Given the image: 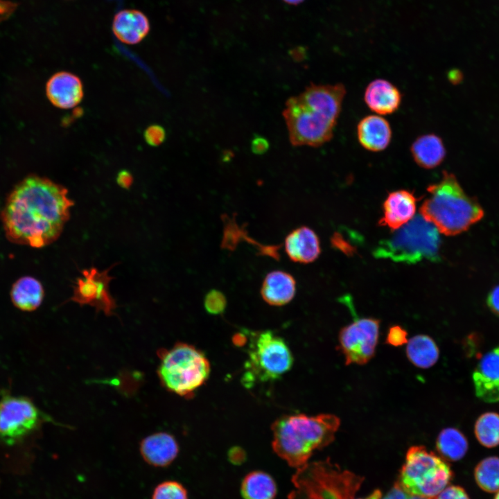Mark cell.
<instances>
[{"label":"cell","instance_id":"cell-1","mask_svg":"<svg viewBox=\"0 0 499 499\" xmlns=\"http://www.w3.org/2000/svg\"><path fill=\"white\" fill-rule=\"evenodd\" d=\"M74 204L68 190L49 179L29 176L8 195L1 218L11 242L40 248L54 242Z\"/></svg>","mask_w":499,"mask_h":499},{"label":"cell","instance_id":"cell-2","mask_svg":"<svg viewBox=\"0 0 499 499\" xmlns=\"http://www.w3.org/2000/svg\"><path fill=\"white\" fill-rule=\"evenodd\" d=\"M346 89L341 83L313 85L288 100L283 112L295 146H319L333 137Z\"/></svg>","mask_w":499,"mask_h":499},{"label":"cell","instance_id":"cell-3","mask_svg":"<svg viewBox=\"0 0 499 499\" xmlns=\"http://www.w3.org/2000/svg\"><path fill=\"white\" fill-rule=\"evenodd\" d=\"M340 426L339 417L331 414L282 416L272 425L273 450L289 466L298 469L315 450L334 440Z\"/></svg>","mask_w":499,"mask_h":499},{"label":"cell","instance_id":"cell-4","mask_svg":"<svg viewBox=\"0 0 499 499\" xmlns=\"http://www.w3.org/2000/svg\"><path fill=\"white\" fill-rule=\"evenodd\" d=\"M427 191L429 196L419 209L420 215L441 234H459L484 216L480 203L464 191L453 173L443 171L440 181L428 186Z\"/></svg>","mask_w":499,"mask_h":499},{"label":"cell","instance_id":"cell-5","mask_svg":"<svg viewBox=\"0 0 499 499\" xmlns=\"http://www.w3.org/2000/svg\"><path fill=\"white\" fill-rule=\"evenodd\" d=\"M364 478L326 459L307 462L292 478L288 499H355Z\"/></svg>","mask_w":499,"mask_h":499},{"label":"cell","instance_id":"cell-6","mask_svg":"<svg viewBox=\"0 0 499 499\" xmlns=\"http://www.w3.org/2000/svg\"><path fill=\"white\" fill-rule=\"evenodd\" d=\"M157 356V372L161 385L178 396L193 397L209 376V360L193 345L177 342L170 349H159Z\"/></svg>","mask_w":499,"mask_h":499},{"label":"cell","instance_id":"cell-7","mask_svg":"<svg viewBox=\"0 0 499 499\" xmlns=\"http://www.w3.org/2000/svg\"><path fill=\"white\" fill-rule=\"evenodd\" d=\"M395 231L392 236L378 243L374 251L376 258L406 263L439 259L440 232L421 215Z\"/></svg>","mask_w":499,"mask_h":499},{"label":"cell","instance_id":"cell-8","mask_svg":"<svg viewBox=\"0 0 499 499\" xmlns=\"http://www.w3.org/2000/svg\"><path fill=\"white\" fill-rule=\"evenodd\" d=\"M449 465L423 446H411L406 453L397 482L409 494L434 498L452 478Z\"/></svg>","mask_w":499,"mask_h":499},{"label":"cell","instance_id":"cell-9","mask_svg":"<svg viewBox=\"0 0 499 499\" xmlns=\"http://www.w3.org/2000/svg\"><path fill=\"white\" fill-rule=\"evenodd\" d=\"M245 380L272 381L281 377L292 366L293 357L284 340L271 331L252 333Z\"/></svg>","mask_w":499,"mask_h":499},{"label":"cell","instance_id":"cell-10","mask_svg":"<svg viewBox=\"0 0 499 499\" xmlns=\"http://www.w3.org/2000/svg\"><path fill=\"white\" fill-rule=\"evenodd\" d=\"M380 321L367 317L354 320L344 326L338 335V349L346 365H365L375 355Z\"/></svg>","mask_w":499,"mask_h":499},{"label":"cell","instance_id":"cell-11","mask_svg":"<svg viewBox=\"0 0 499 499\" xmlns=\"http://www.w3.org/2000/svg\"><path fill=\"white\" fill-rule=\"evenodd\" d=\"M38 409L23 396H6L0 401V440L14 444L32 432L40 422Z\"/></svg>","mask_w":499,"mask_h":499},{"label":"cell","instance_id":"cell-12","mask_svg":"<svg viewBox=\"0 0 499 499\" xmlns=\"http://www.w3.org/2000/svg\"><path fill=\"white\" fill-rule=\"evenodd\" d=\"M110 269L103 271L96 268L83 270L82 276L74 283L70 299L81 306H91L107 316L112 315L116 304L109 291V283L112 279L108 275Z\"/></svg>","mask_w":499,"mask_h":499},{"label":"cell","instance_id":"cell-13","mask_svg":"<svg viewBox=\"0 0 499 499\" xmlns=\"http://www.w3.org/2000/svg\"><path fill=\"white\" fill-rule=\"evenodd\" d=\"M472 378L478 398L487 403L499 402V345L482 357Z\"/></svg>","mask_w":499,"mask_h":499},{"label":"cell","instance_id":"cell-14","mask_svg":"<svg viewBox=\"0 0 499 499\" xmlns=\"http://www.w3.org/2000/svg\"><path fill=\"white\" fill-rule=\"evenodd\" d=\"M46 96L51 103L60 109H71L78 105L84 96L82 82L76 75L60 71L53 75L46 86Z\"/></svg>","mask_w":499,"mask_h":499},{"label":"cell","instance_id":"cell-15","mask_svg":"<svg viewBox=\"0 0 499 499\" xmlns=\"http://www.w3.org/2000/svg\"><path fill=\"white\" fill-rule=\"evenodd\" d=\"M417 198L407 190H398L389 193L383 203V215L378 221L381 226L396 230L414 216Z\"/></svg>","mask_w":499,"mask_h":499},{"label":"cell","instance_id":"cell-16","mask_svg":"<svg viewBox=\"0 0 499 499\" xmlns=\"http://www.w3.org/2000/svg\"><path fill=\"white\" fill-rule=\"evenodd\" d=\"M140 453L148 464L156 467L166 466L176 458L179 446L175 438L165 432L153 433L140 444Z\"/></svg>","mask_w":499,"mask_h":499},{"label":"cell","instance_id":"cell-17","mask_svg":"<svg viewBox=\"0 0 499 499\" xmlns=\"http://www.w3.org/2000/svg\"><path fill=\"white\" fill-rule=\"evenodd\" d=\"M112 30L117 39L123 43L136 44L148 34L150 23L148 17L139 10H123L114 17Z\"/></svg>","mask_w":499,"mask_h":499},{"label":"cell","instance_id":"cell-18","mask_svg":"<svg viewBox=\"0 0 499 499\" xmlns=\"http://www.w3.org/2000/svg\"><path fill=\"white\" fill-rule=\"evenodd\" d=\"M364 100L371 110L380 115H387L399 109L401 103V94L389 81L378 78L367 86Z\"/></svg>","mask_w":499,"mask_h":499},{"label":"cell","instance_id":"cell-19","mask_svg":"<svg viewBox=\"0 0 499 499\" xmlns=\"http://www.w3.org/2000/svg\"><path fill=\"white\" fill-rule=\"evenodd\" d=\"M285 250L290 259L301 263L314 261L321 251L317 234L305 226L293 229L286 236Z\"/></svg>","mask_w":499,"mask_h":499},{"label":"cell","instance_id":"cell-20","mask_svg":"<svg viewBox=\"0 0 499 499\" xmlns=\"http://www.w3.org/2000/svg\"><path fill=\"white\" fill-rule=\"evenodd\" d=\"M357 137L360 145L367 150L379 152L385 150L392 139L388 121L379 115L362 118L357 126Z\"/></svg>","mask_w":499,"mask_h":499},{"label":"cell","instance_id":"cell-21","mask_svg":"<svg viewBox=\"0 0 499 499\" xmlns=\"http://www.w3.org/2000/svg\"><path fill=\"white\" fill-rule=\"evenodd\" d=\"M296 292V281L289 273L275 270L265 277L261 289L263 300L272 306H283L289 303Z\"/></svg>","mask_w":499,"mask_h":499},{"label":"cell","instance_id":"cell-22","mask_svg":"<svg viewBox=\"0 0 499 499\" xmlns=\"http://www.w3.org/2000/svg\"><path fill=\"white\" fill-rule=\"evenodd\" d=\"M410 152L416 164L426 169L437 167L446 156L444 143L435 134H426L417 137L412 143Z\"/></svg>","mask_w":499,"mask_h":499},{"label":"cell","instance_id":"cell-23","mask_svg":"<svg viewBox=\"0 0 499 499\" xmlns=\"http://www.w3.org/2000/svg\"><path fill=\"white\" fill-rule=\"evenodd\" d=\"M44 296V288L37 279L26 276L19 278L12 286L10 297L13 304L24 311L37 309Z\"/></svg>","mask_w":499,"mask_h":499},{"label":"cell","instance_id":"cell-24","mask_svg":"<svg viewBox=\"0 0 499 499\" xmlns=\"http://www.w3.org/2000/svg\"><path fill=\"white\" fill-rule=\"evenodd\" d=\"M406 356L414 366L428 369L433 366L439 356V348L434 340L427 335H417L408 340Z\"/></svg>","mask_w":499,"mask_h":499},{"label":"cell","instance_id":"cell-25","mask_svg":"<svg viewBox=\"0 0 499 499\" xmlns=\"http://www.w3.org/2000/svg\"><path fill=\"white\" fill-rule=\"evenodd\" d=\"M241 493L244 499H274L277 494V486L268 473L253 471L243 479Z\"/></svg>","mask_w":499,"mask_h":499},{"label":"cell","instance_id":"cell-26","mask_svg":"<svg viewBox=\"0 0 499 499\" xmlns=\"http://www.w3.org/2000/svg\"><path fill=\"white\" fill-rule=\"evenodd\" d=\"M436 447L438 452L446 459L457 461L461 459L468 450V441L464 435L457 429L446 428L439 434Z\"/></svg>","mask_w":499,"mask_h":499},{"label":"cell","instance_id":"cell-27","mask_svg":"<svg viewBox=\"0 0 499 499\" xmlns=\"http://www.w3.org/2000/svg\"><path fill=\"white\" fill-rule=\"evenodd\" d=\"M474 476L478 485L484 491H499V457H489L478 463Z\"/></svg>","mask_w":499,"mask_h":499},{"label":"cell","instance_id":"cell-28","mask_svg":"<svg viewBox=\"0 0 499 499\" xmlns=\"http://www.w3.org/2000/svg\"><path fill=\"white\" fill-rule=\"evenodd\" d=\"M474 431L482 446L492 448L499 445V414L495 412L482 414L475 422Z\"/></svg>","mask_w":499,"mask_h":499},{"label":"cell","instance_id":"cell-29","mask_svg":"<svg viewBox=\"0 0 499 499\" xmlns=\"http://www.w3.org/2000/svg\"><path fill=\"white\" fill-rule=\"evenodd\" d=\"M152 499H188L185 488L175 481H165L155 489Z\"/></svg>","mask_w":499,"mask_h":499},{"label":"cell","instance_id":"cell-30","mask_svg":"<svg viewBox=\"0 0 499 499\" xmlns=\"http://www.w3.org/2000/svg\"><path fill=\"white\" fill-rule=\"evenodd\" d=\"M204 305L206 311L209 314L219 315L225 310L227 299L222 292L213 289L205 295Z\"/></svg>","mask_w":499,"mask_h":499},{"label":"cell","instance_id":"cell-31","mask_svg":"<svg viewBox=\"0 0 499 499\" xmlns=\"http://www.w3.org/2000/svg\"><path fill=\"white\" fill-rule=\"evenodd\" d=\"M144 139L150 146H160L166 139L165 130L159 125H152L144 132Z\"/></svg>","mask_w":499,"mask_h":499},{"label":"cell","instance_id":"cell-32","mask_svg":"<svg viewBox=\"0 0 499 499\" xmlns=\"http://www.w3.org/2000/svg\"><path fill=\"white\" fill-rule=\"evenodd\" d=\"M408 341V333L403 327L394 325L389 329L386 338L387 344L399 347L407 344Z\"/></svg>","mask_w":499,"mask_h":499},{"label":"cell","instance_id":"cell-33","mask_svg":"<svg viewBox=\"0 0 499 499\" xmlns=\"http://www.w3.org/2000/svg\"><path fill=\"white\" fill-rule=\"evenodd\" d=\"M433 499H469V498L462 487L452 485L446 487Z\"/></svg>","mask_w":499,"mask_h":499},{"label":"cell","instance_id":"cell-34","mask_svg":"<svg viewBox=\"0 0 499 499\" xmlns=\"http://www.w3.org/2000/svg\"><path fill=\"white\" fill-rule=\"evenodd\" d=\"M487 302L489 309L499 316V285L489 292Z\"/></svg>","mask_w":499,"mask_h":499},{"label":"cell","instance_id":"cell-35","mask_svg":"<svg viewBox=\"0 0 499 499\" xmlns=\"http://www.w3.org/2000/svg\"><path fill=\"white\" fill-rule=\"evenodd\" d=\"M409 493L396 482L389 492L380 499H408Z\"/></svg>","mask_w":499,"mask_h":499},{"label":"cell","instance_id":"cell-36","mask_svg":"<svg viewBox=\"0 0 499 499\" xmlns=\"http://www.w3.org/2000/svg\"><path fill=\"white\" fill-rule=\"evenodd\" d=\"M133 182V177L132 174L126 170H121L116 175V183L123 189H128Z\"/></svg>","mask_w":499,"mask_h":499},{"label":"cell","instance_id":"cell-37","mask_svg":"<svg viewBox=\"0 0 499 499\" xmlns=\"http://www.w3.org/2000/svg\"><path fill=\"white\" fill-rule=\"evenodd\" d=\"M269 147L268 141L261 137H256L252 142V150L256 154L264 153Z\"/></svg>","mask_w":499,"mask_h":499},{"label":"cell","instance_id":"cell-38","mask_svg":"<svg viewBox=\"0 0 499 499\" xmlns=\"http://www.w3.org/2000/svg\"><path fill=\"white\" fill-rule=\"evenodd\" d=\"M244 450L238 447L233 448L229 452V459L234 463H240L244 459Z\"/></svg>","mask_w":499,"mask_h":499},{"label":"cell","instance_id":"cell-39","mask_svg":"<svg viewBox=\"0 0 499 499\" xmlns=\"http://www.w3.org/2000/svg\"><path fill=\"white\" fill-rule=\"evenodd\" d=\"M382 498V493L379 489L374 490L369 496L363 498L358 499H380Z\"/></svg>","mask_w":499,"mask_h":499},{"label":"cell","instance_id":"cell-40","mask_svg":"<svg viewBox=\"0 0 499 499\" xmlns=\"http://www.w3.org/2000/svg\"><path fill=\"white\" fill-rule=\"evenodd\" d=\"M408 499H433L425 496H418V495H411L410 494Z\"/></svg>","mask_w":499,"mask_h":499},{"label":"cell","instance_id":"cell-41","mask_svg":"<svg viewBox=\"0 0 499 499\" xmlns=\"http://www.w3.org/2000/svg\"><path fill=\"white\" fill-rule=\"evenodd\" d=\"M283 1L290 4H298L301 2H302L304 0H283Z\"/></svg>","mask_w":499,"mask_h":499},{"label":"cell","instance_id":"cell-42","mask_svg":"<svg viewBox=\"0 0 499 499\" xmlns=\"http://www.w3.org/2000/svg\"><path fill=\"white\" fill-rule=\"evenodd\" d=\"M494 499H499V491H497V493H496Z\"/></svg>","mask_w":499,"mask_h":499}]
</instances>
